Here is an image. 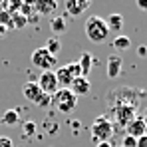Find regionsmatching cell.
Returning <instances> with one entry per match:
<instances>
[{"mask_svg": "<svg viewBox=\"0 0 147 147\" xmlns=\"http://www.w3.org/2000/svg\"><path fill=\"white\" fill-rule=\"evenodd\" d=\"M96 147H113L111 141H101V143H96Z\"/></svg>", "mask_w": 147, "mask_h": 147, "instance_id": "f1b7e54d", "label": "cell"}, {"mask_svg": "<svg viewBox=\"0 0 147 147\" xmlns=\"http://www.w3.org/2000/svg\"><path fill=\"white\" fill-rule=\"evenodd\" d=\"M0 147H14V143H12V139H10V137L0 135Z\"/></svg>", "mask_w": 147, "mask_h": 147, "instance_id": "d4e9b609", "label": "cell"}, {"mask_svg": "<svg viewBox=\"0 0 147 147\" xmlns=\"http://www.w3.org/2000/svg\"><path fill=\"white\" fill-rule=\"evenodd\" d=\"M86 36H88V40L94 42V44L105 42L107 36H109V28L105 24V20H103L101 16H90V18L86 20Z\"/></svg>", "mask_w": 147, "mask_h": 147, "instance_id": "6da1fadb", "label": "cell"}, {"mask_svg": "<svg viewBox=\"0 0 147 147\" xmlns=\"http://www.w3.org/2000/svg\"><path fill=\"white\" fill-rule=\"evenodd\" d=\"M34 133H36V123L26 121L24 127H22V135H24V137H30V135H34Z\"/></svg>", "mask_w": 147, "mask_h": 147, "instance_id": "44dd1931", "label": "cell"}, {"mask_svg": "<svg viewBox=\"0 0 147 147\" xmlns=\"http://www.w3.org/2000/svg\"><path fill=\"white\" fill-rule=\"evenodd\" d=\"M52 105H56L58 111L62 113H72L78 105V98L72 94V90H58L54 96H52Z\"/></svg>", "mask_w": 147, "mask_h": 147, "instance_id": "7a4b0ae2", "label": "cell"}, {"mask_svg": "<svg viewBox=\"0 0 147 147\" xmlns=\"http://www.w3.org/2000/svg\"><path fill=\"white\" fill-rule=\"evenodd\" d=\"M50 30L58 36V34H64L66 30H68V22H66V18L64 16H52L50 18Z\"/></svg>", "mask_w": 147, "mask_h": 147, "instance_id": "5bb4252c", "label": "cell"}, {"mask_svg": "<svg viewBox=\"0 0 147 147\" xmlns=\"http://www.w3.org/2000/svg\"><path fill=\"white\" fill-rule=\"evenodd\" d=\"M58 64L56 56H52L46 48H38L32 52V66L40 68L42 72H52V68Z\"/></svg>", "mask_w": 147, "mask_h": 147, "instance_id": "277c9868", "label": "cell"}, {"mask_svg": "<svg viewBox=\"0 0 147 147\" xmlns=\"http://www.w3.org/2000/svg\"><path fill=\"white\" fill-rule=\"evenodd\" d=\"M121 68H123V60L119 58V56L111 54V56L107 58V78H109V80H115V78H119V74H121Z\"/></svg>", "mask_w": 147, "mask_h": 147, "instance_id": "9c48e42d", "label": "cell"}, {"mask_svg": "<svg viewBox=\"0 0 147 147\" xmlns=\"http://www.w3.org/2000/svg\"><path fill=\"white\" fill-rule=\"evenodd\" d=\"M70 90H72V94L76 98H80V96H88L90 94V90H92V84H90V80L88 78H76L72 82V86H70Z\"/></svg>", "mask_w": 147, "mask_h": 147, "instance_id": "ba28073f", "label": "cell"}, {"mask_svg": "<svg viewBox=\"0 0 147 147\" xmlns=\"http://www.w3.org/2000/svg\"><path fill=\"white\" fill-rule=\"evenodd\" d=\"M113 135V123L109 121L105 115H99L96 121L92 123V137L96 143H101V141H109Z\"/></svg>", "mask_w": 147, "mask_h": 147, "instance_id": "3957f363", "label": "cell"}, {"mask_svg": "<svg viewBox=\"0 0 147 147\" xmlns=\"http://www.w3.org/2000/svg\"><path fill=\"white\" fill-rule=\"evenodd\" d=\"M66 68H68V72L72 74L74 80H76V78H82V68H80V64H78V62H70Z\"/></svg>", "mask_w": 147, "mask_h": 147, "instance_id": "ffe728a7", "label": "cell"}, {"mask_svg": "<svg viewBox=\"0 0 147 147\" xmlns=\"http://www.w3.org/2000/svg\"><path fill=\"white\" fill-rule=\"evenodd\" d=\"M0 10H2V4H0Z\"/></svg>", "mask_w": 147, "mask_h": 147, "instance_id": "4dcf8cb0", "label": "cell"}, {"mask_svg": "<svg viewBox=\"0 0 147 147\" xmlns=\"http://www.w3.org/2000/svg\"><path fill=\"white\" fill-rule=\"evenodd\" d=\"M94 56L90 54V52H84L82 54V58L78 60V64H80V68H82V76L84 78H88V74L92 72V68H94Z\"/></svg>", "mask_w": 147, "mask_h": 147, "instance_id": "4fadbf2b", "label": "cell"}, {"mask_svg": "<svg viewBox=\"0 0 147 147\" xmlns=\"http://www.w3.org/2000/svg\"><path fill=\"white\" fill-rule=\"evenodd\" d=\"M10 18H12V12H8V10H0V24H2V26L10 24Z\"/></svg>", "mask_w": 147, "mask_h": 147, "instance_id": "7402d4cb", "label": "cell"}, {"mask_svg": "<svg viewBox=\"0 0 147 147\" xmlns=\"http://www.w3.org/2000/svg\"><path fill=\"white\" fill-rule=\"evenodd\" d=\"M105 24L109 28V32H121L123 28V16L121 14H109L105 18Z\"/></svg>", "mask_w": 147, "mask_h": 147, "instance_id": "9a60e30c", "label": "cell"}, {"mask_svg": "<svg viewBox=\"0 0 147 147\" xmlns=\"http://www.w3.org/2000/svg\"><path fill=\"white\" fill-rule=\"evenodd\" d=\"M44 48L48 50L52 56H56V54L62 50V42H60V38H58V36H52L48 42H46V46H44Z\"/></svg>", "mask_w": 147, "mask_h": 147, "instance_id": "d6986e66", "label": "cell"}, {"mask_svg": "<svg viewBox=\"0 0 147 147\" xmlns=\"http://www.w3.org/2000/svg\"><path fill=\"white\" fill-rule=\"evenodd\" d=\"M121 147H137V139L131 137V135H125L121 141Z\"/></svg>", "mask_w": 147, "mask_h": 147, "instance_id": "603a6c76", "label": "cell"}, {"mask_svg": "<svg viewBox=\"0 0 147 147\" xmlns=\"http://www.w3.org/2000/svg\"><path fill=\"white\" fill-rule=\"evenodd\" d=\"M54 74H56L58 86H60L62 90H70V86H72L74 78H72V74L68 72V68H66V66H62V68H58V70H56Z\"/></svg>", "mask_w": 147, "mask_h": 147, "instance_id": "8fae6325", "label": "cell"}, {"mask_svg": "<svg viewBox=\"0 0 147 147\" xmlns=\"http://www.w3.org/2000/svg\"><path fill=\"white\" fill-rule=\"evenodd\" d=\"M18 121H20V115H18L16 109H6L2 113V117H0V123L2 125H16Z\"/></svg>", "mask_w": 147, "mask_h": 147, "instance_id": "2e32d148", "label": "cell"}, {"mask_svg": "<svg viewBox=\"0 0 147 147\" xmlns=\"http://www.w3.org/2000/svg\"><path fill=\"white\" fill-rule=\"evenodd\" d=\"M137 147H147V135H143V137L137 139Z\"/></svg>", "mask_w": 147, "mask_h": 147, "instance_id": "4316f807", "label": "cell"}, {"mask_svg": "<svg viewBox=\"0 0 147 147\" xmlns=\"http://www.w3.org/2000/svg\"><path fill=\"white\" fill-rule=\"evenodd\" d=\"M22 94H24V98L28 99V101H32V103H36V105H38V101L44 96V92L40 90V86H38L36 82H26L24 88H22Z\"/></svg>", "mask_w": 147, "mask_h": 147, "instance_id": "8992f818", "label": "cell"}, {"mask_svg": "<svg viewBox=\"0 0 147 147\" xmlns=\"http://www.w3.org/2000/svg\"><path fill=\"white\" fill-rule=\"evenodd\" d=\"M66 12L70 16H82L90 8V0H66Z\"/></svg>", "mask_w": 147, "mask_h": 147, "instance_id": "52a82bcc", "label": "cell"}, {"mask_svg": "<svg viewBox=\"0 0 147 147\" xmlns=\"http://www.w3.org/2000/svg\"><path fill=\"white\" fill-rule=\"evenodd\" d=\"M6 30H8V26H2V24H0V38H4V36H6Z\"/></svg>", "mask_w": 147, "mask_h": 147, "instance_id": "f546056e", "label": "cell"}, {"mask_svg": "<svg viewBox=\"0 0 147 147\" xmlns=\"http://www.w3.org/2000/svg\"><path fill=\"white\" fill-rule=\"evenodd\" d=\"M127 135H131V137H135V139H139V137H143L147 135V123L145 119H133V121H129L127 125Z\"/></svg>", "mask_w": 147, "mask_h": 147, "instance_id": "30bf717a", "label": "cell"}, {"mask_svg": "<svg viewBox=\"0 0 147 147\" xmlns=\"http://www.w3.org/2000/svg\"><path fill=\"white\" fill-rule=\"evenodd\" d=\"M137 56H139V58H147V46L145 44H141V46L137 48Z\"/></svg>", "mask_w": 147, "mask_h": 147, "instance_id": "484cf974", "label": "cell"}, {"mask_svg": "<svg viewBox=\"0 0 147 147\" xmlns=\"http://www.w3.org/2000/svg\"><path fill=\"white\" fill-rule=\"evenodd\" d=\"M58 4L54 0H48V2H34V12L38 16H50L52 12H56Z\"/></svg>", "mask_w": 147, "mask_h": 147, "instance_id": "7c38bea8", "label": "cell"}, {"mask_svg": "<svg viewBox=\"0 0 147 147\" xmlns=\"http://www.w3.org/2000/svg\"><path fill=\"white\" fill-rule=\"evenodd\" d=\"M113 48L119 50V52L129 50L131 48V38H129V36H115V38H113Z\"/></svg>", "mask_w": 147, "mask_h": 147, "instance_id": "e0dca14e", "label": "cell"}, {"mask_svg": "<svg viewBox=\"0 0 147 147\" xmlns=\"http://www.w3.org/2000/svg\"><path fill=\"white\" fill-rule=\"evenodd\" d=\"M36 84L40 86V90H42L46 96H54V94L60 90L58 80H56V74H54V72H42Z\"/></svg>", "mask_w": 147, "mask_h": 147, "instance_id": "5b68a950", "label": "cell"}, {"mask_svg": "<svg viewBox=\"0 0 147 147\" xmlns=\"http://www.w3.org/2000/svg\"><path fill=\"white\" fill-rule=\"evenodd\" d=\"M26 24H28V20H26L24 16H22L20 12H14V14H12V18H10V24H8V28L20 30V28H24Z\"/></svg>", "mask_w": 147, "mask_h": 147, "instance_id": "ac0fdd59", "label": "cell"}, {"mask_svg": "<svg viewBox=\"0 0 147 147\" xmlns=\"http://www.w3.org/2000/svg\"><path fill=\"white\" fill-rule=\"evenodd\" d=\"M38 105H40V107H48V105H52V96H46V94H44L42 99L38 101Z\"/></svg>", "mask_w": 147, "mask_h": 147, "instance_id": "cb8c5ba5", "label": "cell"}, {"mask_svg": "<svg viewBox=\"0 0 147 147\" xmlns=\"http://www.w3.org/2000/svg\"><path fill=\"white\" fill-rule=\"evenodd\" d=\"M117 147H121V145H117Z\"/></svg>", "mask_w": 147, "mask_h": 147, "instance_id": "1f68e13d", "label": "cell"}, {"mask_svg": "<svg viewBox=\"0 0 147 147\" xmlns=\"http://www.w3.org/2000/svg\"><path fill=\"white\" fill-rule=\"evenodd\" d=\"M137 8H141V10H147V0H137Z\"/></svg>", "mask_w": 147, "mask_h": 147, "instance_id": "83f0119b", "label": "cell"}]
</instances>
